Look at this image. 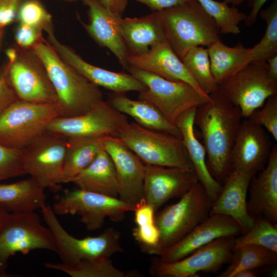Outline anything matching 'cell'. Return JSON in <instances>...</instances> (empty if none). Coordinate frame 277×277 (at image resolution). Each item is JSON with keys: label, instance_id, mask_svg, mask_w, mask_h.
<instances>
[{"label": "cell", "instance_id": "6da1fadb", "mask_svg": "<svg viewBox=\"0 0 277 277\" xmlns=\"http://www.w3.org/2000/svg\"><path fill=\"white\" fill-rule=\"evenodd\" d=\"M209 96V101L196 108L194 123L202 134L208 170L222 184L232 170L231 153L243 118L219 87Z\"/></svg>", "mask_w": 277, "mask_h": 277}, {"label": "cell", "instance_id": "7a4b0ae2", "mask_svg": "<svg viewBox=\"0 0 277 277\" xmlns=\"http://www.w3.org/2000/svg\"><path fill=\"white\" fill-rule=\"evenodd\" d=\"M32 49L47 71L61 109V116L83 114L103 100L99 87L62 60L47 40L44 39Z\"/></svg>", "mask_w": 277, "mask_h": 277}, {"label": "cell", "instance_id": "3957f363", "mask_svg": "<svg viewBox=\"0 0 277 277\" xmlns=\"http://www.w3.org/2000/svg\"><path fill=\"white\" fill-rule=\"evenodd\" d=\"M155 12L166 41L181 60L193 47L221 39L215 22L196 0Z\"/></svg>", "mask_w": 277, "mask_h": 277}, {"label": "cell", "instance_id": "277c9868", "mask_svg": "<svg viewBox=\"0 0 277 277\" xmlns=\"http://www.w3.org/2000/svg\"><path fill=\"white\" fill-rule=\"evenodd\" d=\"M115 137L145 165L194 170L181 137L149 129L134 122H128Z\"/></svg>", "mask_w": 277, "mask_h": 277}, {"label": "cell", "instance_id": "5b68a950", "mask_svg": "<svg viewBox=\"0 0 277 277\" xmlns=\"http://www.w3.org/2000/svg\"><path fill=\"white\" fill-rule=\"evenodd\" d=\"M213 203L198 181L180 200L167 206L155 215L160 234L155 255L174 244L209 216Z\"/></svg>", "mask_w": 277, "mask_h": 277}, {"label": "cell", "instance_id": "8992f818", "mask_svg": "<svg viewBox=\"0 0 277 277\" xmlns=\"http://www.w3.org/2000/svg\"><path fill=\"white\" fill-rule=\"evenodd\" d=\"M41 211L54 238L56 253L65 265L72 266L85 260L111 258L124 251L121 233L113 227L95 236L76 238L64 228L50 206L46 204Z\"/></svg>", "mask_w": 277, "mask_h": 277}, {"label": "cell", "instance_id": "52a82bcc", "mask_svg": "<svg viewBox=\"0 0 277 277\" xmlns=\"http://www.w3.org/2000/svg\"><path fill=\"white\" fill-rule=\"evenodd\" d=\"M128 72L146 87L138 99L155 107L170 123L175 125L186 110L207 102L210 96L182 81L165 79L151 72L129 66Z\"/></svg>", "mask_w": 277, "mask_h": 277}, {"label": "cell", "instance_id": "ba28073f", "mask_svg": "<svg viewBox=\"0 0 277 277\" xmlns=\"http://www.w3.org/2000/svg\"><path fill=\"white\" fill-rule=\"evenodd\" d=\"M61 114L57 103L18 100L0 115V144L22 150L44 132L48 124Z\"/></svg>", "mask_w": 277, "mask_h": 277}, {"label": "cell", "instance_id": "9c48e42d", "mask_svg": "<svg viewBox=\"0 0 277 277\" xmlns=\"http://www.w3.org/2000/svg\"><path fill=\"white\" fill-rule=\"evenodd\" d=\"M37 249L57 252L53 235L33 212L9 213L0 227V277L7 272L9 258L17 253L25 254Z\"/></svg>", "mask_w": 277, "mask_h": 277}, {"label": "cell", "instance_id": "30bf717a", "mask_svg": "<svg viewBox=\"0 0 277 277\" xmlns=\"http://www.w3.org/2000/svg\"><path fill=\"white\" fill-rule=\"evenodd\" d=\"M65 136L46 130L22 149L25 174L44 188L56 191L67 183L64 173Z\"/></svg>", "mask_w": 277, "mask_h": 277}, {"label": "cell", "instance_id": "8fae6325", "mask_svg": "<svg viewBox=\"0 0 277 277\" xmlns=\"http://www.w3.org/2000/svg\"><path fill=\"white\" fill-rule=\"evenodd\" d=\"M136 206L118 197L88 191L79 188L66 190L52 207L56 215H78L88 231L100 229L108 217L114 222H122L126 213Z\"/></svg>", "mask_w": 277, "mask_h": 277}, {"label": "cell", "instance_id": "7c38bea8", "mask_svg": "<svg viewBox=\"0 0 277 277\" xmlns=\"http://www.w3.org/2000/svg\"><path fill=\"white\" fill-rule=\"evenodd\" d=\"M219 89L240 111L243 118L277 94V82L269 76L266 61L251 62L219 84Z\"/></svg>", "mask_w": 277, "mask_h": 277}, {"label": "cell", "instance_id": "4fadbf2b", "mask_svg": "<svg viewBox=\"0 0 277 277\" xmlns=\"http://www.w3.org/2000/svg\"><path fill=\"white\" fill-rule=\"evenodd\" d=\"M235 238L216 239L172 262H164L159 257L154 258L151 261L149 272L158 277H197L200 272H215L230 262Z\"/></svg>", "mask_w": 277, "mask_h": 277}, {"label": "cell", "instance_id": "5bb4252c", "mask_svg": "<svg viewBox=\"0 0 277 277\" xmlns=\"http://www.w3.org/2000/svg\"><path fill=\"white\" fill-rule=\"evenodd\" d=\"M128 122L126 115L102 100L83 114L57 117L48 124L46 130L66 137H115Z\"/></svg>", "mask_w": 277, "mask_h": 277}, {"label": "cell", "instance_id": "9a60e30c", "mask_svg": "<svg viewBox=\"0 0 277 277\" xmlns=\"http://www.w3.org/2000/svg\"><path fill=\"white\" fill-rule=\"evenodd\" d=\"M9 76L19 100L38 103H57L58 99L46 68L32 49L18 47L11 63Z\"/></svg>", "mask_w": 277, "mask_h": 277}, {"label": "cell", "instance_id": "2e32d148", "mask_svg": "<svg viewBox=\"0 0 277 277\" xmlns=\"http://www.w3.org/2000/svg\"><path fill=\"white\" fill-rule=\"evenodd\" d=\"M45 32L47 35V41L61 58L97 86L116 93L131 91L140 92L147 89L144 84L129 73L112 71L88 63L72 48L57 38L53 28Z\"/></svg>", "mask_w": 277, "mask_h": 277}, {"label": "cell", "instance_id": "e0dca14e", "mask_svg": "<svg viewBox=\"0 0 277 277\" xmlns=\"http://www.w3.org/2000/svg\"><path fill=\"white\" fill-rule=\"evenodd\" d=\"M197 182L193 170L145 165L144 199L156 212L170 199L182 197Z\"/></svg>", "mask_w": 277, "mask_h": 277}, {"label": "cell", "instance_id": "ac0fdd59", "mask_svg": "<svg viewBox=\"0 0 277 277\" xmlns=\"http://www.w3.org/2000/svg\"><path fill=\"white\" fill-rule=\"evenodd\" d=\"M272 148L267 131L250 120L243 118L231 153L232 170L255 175L265 167Z\"/></svg>", "mask_w": 277, "mask_h": 277}, {"label": "cell", "instance_id": "d6986e66", "mask_svg": "<svg viewBox=\"0 0 277 277\" xmlns=\"http://www.w3.org/2000/svg\"><path fill=\"white\" fill-rule=\"evenodd\" d=\"M105 149L114 166L118 185V198L136 206L144 199L145 164L115 137H107Z\"/></svg>", "mask_w": 277, "mask_h": 277}, {"label": "cell", "instance_id": "ffe728a7", "mask_svg": "<svg viewBox=\"0 0 277 277\" xmlns=\"http://www.w3.org/2000/svg\"><path fill=\"white\" fill-rule=\"evenodd\" d=\"M240 234V225L231 217L219 214L209 215L181 240L162 250L159 258L164 262H174L216 239Z\"/></svg>", "mask_w": 277, "mask_h": 277}, {"label": "cell", "instance_id": "44dd1931", "mask_svg": "<svg viewBox=\"0 0 277 277\" xmlns=\"http://www.w3.org/2000/svg\"><path fill=\"white\" fill-rule=\"evenodd\" d=\"M82 2L88 8L89 17L87 23L82 22L84 28L100 46L108 48L123 68L127 70L129 53L119 27L122 17L108 10L98 0Z\"/></svg>", "mask_w": 277, "mask_h": 277}, {"label": "cell", "instance_id": "7402d4cb", "mask_svg": "<svg viewBox=\"0 0 277 277\" xmlns=\"http://www.w3.org/2000/svg\"><path fill=\"white\" fill-rule=\"evenodd\" d=\"M253 175L245 171L232 170L222 184L209 213L231 217L240 225L242 234L249 230L254 222L248 211L246 199L249 183Z\"/></svg>", "mask_w": 277, "mask_h": 277}, {"label": "cell", "instance_id": "603a6c76", "mask_svg": "<svg viewBox=\"0 0 277 277\" xmlns=\"http://www.w3.org/2000/svg\"><path fill=\"white\" fill-rule=\"evenodd\" d=\"M266 165L249 183V214L277 224V145L272 146Z\"/></svg>", "mask_w": 277, "mask_h": 277}, {"label": "cell", "instance_id": "cb8c5ba5", "mask_svg": "<svg viewBox=\"0 0 277 277\" xmlns=\"http://www.w3.org/2000/svg\"><path fill=\"white\" fill-rule=\"evenodd\" d=\"M128 62L129 66L151 72L168 80L186 82L205 93L166 41L152 47L143 54L129 55Z\"/></svg>", "mask_w": 277, "mask_h": 277}, {"label": "cell", "instance_id": "d4e9b609", "mask_svg": "<svg viewBox=\"0 0 277 277\" xmlns=\"http://www.w3.org/2000/svg\"><path fill=\"white\" fill-rule=\"evenodd\" d=\"M196 109L193 108L185 111L178 117L175 125L180 131L183 144L192 163L198 181L213 202L221 190L222 184L210 174L207 165L205 147L196 136L194 123Z\"/></svg>", "mask_w": 277, "mask_h": 277}, {"label": "cell", "instance_id": "484cf974", "mask_svg": "<svg viewBox=\"0 0 277 277\" xmlns=\"http://www.w3.org/2000/svg\"><path fill=\"white\" fill-rule=\"evenodd\" d=\"M120 31L129 55H140L166 41L155 12L140 17L121 18Z\"/></svg>", "mask_w": 277, "mask_h": 277}, {"label": "cell", "instance_id": "4316f807", "mask_svg": "<svg viewBox=\"0 0 277 277\" xmlns=\"http://www.w3.org/2000/svg\"><path fill=\"white\" fill-rule=\"evenodd\" d=\"M107 102L118 112L132 117L141 126L181 137L177 126L169 122L155 107L147 102L131 99L125 93L112 92L109 94Z\"/></svg>", "mask_w": 277, "mask_h": 277}, {"label": "cell", "instance_id": "83f0119b", "mask_svg": "<svg viewBox=\"0 0 277 277\" xmlns=\"http://www.w3.org/2000/svg\"><path fill=\"white\" fill-rule=\"evenodd\" d=\"M69 183L78 188L118 197V185L113 163L105 150L100 152L84 169Z\"/></svg>", "mask_w": 277, "mask_h": 277}, {"label": "cell", "instance_id": "f1b7e54d", "mask_svg": "<svg viewBox=\"0 0 277 277\" xmlns=\"http://www.w3.org/2000/svg\"><path fill=\"white\" fill-rule=\"evenodd\" d=\"M45 189L31 177L12 183H0V207L9 213L41 210L46 205Z\"/></svg>", "mask_w": 277, "mask_h": 277}, {"label": "cell", "instance_id": "f546056e", "mask_svg": "<svg viewBox=\"0 0 277 277\" xmlns=\"http://www.w3.org/2000/svg\"><path fill=\"white\" fill-rule=\"evenodd\" d=\"M213 76L220 83L231 76L249 63L251 48L239 43L234 47L218 40L207 47Z\"/></svg>", "mask_w": 277, "mask_h": 277}, {"label": "cell", "instance_id": "4dcf8cb0", "mask_svg": "<svg viewBox=\"0 0 277 277\" xmlns=\"http://www.w3.org/2000/svg\"><path fill=\"white\" fill-rule=\"evenodd\" d=\"M107 136L67 137L64 169L67 183L105 150Z\"/></svg>", "mask_w": 277, "mask_h": 277}, {"label": "cell", "instance_id": "1f68e13d", "mask_svg": "<svg viewBox=\"0 0 277 277\" xmlns=\"http://www.w3.org/2000/svg\"><path fill=\"white\" fill-rule=\"evenodd\" d=\"M45 267L62 271L72 277H131L139 275L135 271L126 272L117 268L111 258L85 260L72 266L62 263L47 262Z\"/></svg>", "mask_w": 277, "mask_h": 277}, {"label": "cell", "instance_id": "d6a6232c", "mask_svg": "<svg viewBox=\"0 0 277 277\" xmlns=\"http://www.w3.org/2000/svg\"><path fill=\"white\" fill-rule=\"evenodd\" d=\"M277 252L255 245H242L233 248L229 266L219 276L234 277L238 271L244 269H256L266 265H275Z\"/></svg>", "mask_w": 277, "mask_h": 277}, {"label": "cell", "instance_id": "836d02e7", "mask_svg": "<svg viewBox=\"0 0 277 277\" xmlns=\"http://www.w3.org/2000/svg\"><path fill=\"white\" fill-rule=\"evenodd\" d=\"M181 61L203 92L209 95L218 88L211 72L207 47L192 48Z\"/></svg>", "mask_w": 277, "mask_h": 277}, {"label": "cell", "instance_id": "e575fe53", "mask_svg": "<svg viewBox=\"0 0 277 277\" xmlns=\"http://www.w3.org/2000/svg\"><path fill=\"white\" fill-rule=\"evenodd\" d=\"M259 15L266 22V28L259 43L251 48L249 63L266 61L277 55V0L261 9Z\"/></svg>", "mask_w": 277, "mask_h": 277}, {"label": "cell", "instance_id": "d590c367", "mask_svg": "<svg viewBox=\"0 0 277 277\" xmlns=\"http://www.w3.org/2000/svg\"><path fill=\"white\" fill-rule=\"evenodd\" d=\"M205 12L214 20L220 34H238L241 32L239 24L247 14L226 2L215 0H196Z\"/></svg>", "mask_w": 277, "mask_h": 277}, {"label": "cell", "instance_id": "8d00e7d4", "mask_svg": "<svg viewBox=\"0 0 277 277\" xmlns=\"http://www.w3.org/2000/svg\"><path fill=\"white\" fill-rule=\"evenodd\" d=\"M245 245H258L277 252V224L263 217L255 218L249 230L235 238L233 248Z\"/></svg>", "mask_w": 277, "mask_h": 277}, {"label": "cell", "instance_id": "74e56055", "mask_svg": "<svg viewBox=\"0 0 277 277\" xmlns=\"http://www.w3.org/2000/svg\"><path fill=\"white\" fill-rule=\"evenodd\" d=\"M16 18L19 23L45 31L53 27L51 14L39 0H26L18 9Z\"/></svg>", "mask_w": 277, "mask_h": 277}, {"label": "cell", "instance_id": "f35d334b", "mask_svg": "<svg viewBox=\"0 0 277 277\" xmlns=\"http://www.w3.org/2000/svg\"><path fill=\"white\" fill-rule=\"evenodd\" d=\"M263 127L277 141V94L268 97L263 105L247 118Z\"/></svg>", "mask_w": 277, "mask_h": 277}, {"label": "cell", "instance_id": "ab89813d", "mask_svg": "<svg viewBox=\"0 0 277 277\" xmlns=\"http://www.w3.org/2000/svg\"><path fill=\"white\" fill-rule=\"evenodd\" d=\"M24 174H26L23 167L22 150L0 144V183Z\"/></svg>", "mask_w": 277, "mask_h": 277}, {"label": "cell", "instance_id": "60d3db41", "mask_svg": "<svg viewBox=\"0 0 277 277\" xmlns=\"http://www.w3.org/2000/svg\"><path fill=\"white\" fill-rule=\"evenodd\" d=\"M132 235L143 251L155 255L160 236L155 222L136 226L132 230Z\"/></svg>", "mask_w": 277, "mask_h": 277}, {"label": "cell", "instance_id": "b9f144b4", "mask_svg": "<svg viewBox=\"0 0 277 277\" xmlns=\"http://www.w3.org/2000/svg\"><path fill=\"white\" fill-rule=\"evenodd\" d=\"M12 62L7 59L0 69V115L10 105L19 100L10 78L9 68Z\"/></svg>", "mask_w": 277, "mask_h": 277}, {"label": "cell", "instance_id": "7bdbcfd3", "mask_svg": "<svg viewBox=\"0 0 277 277\" xmlns=\"http://www.w3.org/2000/svg\"><path fill=\"white\" fill-rule=\"evenodd\" d=\"M43 31L39 29L19 23L15 32V41L19 48L32 49L44 39Z\"/></svg>", "mask_w": 277, "mask_h": 277}, {"label": "cell", "instance_id": "ee69618b", "mask_svg": "<svg viewBox=\"0 0 277 277\" xmlns=\"http://www.w3.org/2000/svg\"><path fill=\"white\" fill-rule=\"evenodd\" d=\"M22 2L23 0H0V28L14 21Z\"/></svg>", "mask_w": 277, "mask_h": 277}, {"label": "cell", "instance_id": "f6af8a7d", "mask_svg": "<svg viewBox=\"0 0 277 277\" xmlns=\"http://www.w3.org/2000/svg\"><path fill=\"white\" fill-rule=\"evenodd\" d=\"M133 212L134 222L136 226L155 222V211L151 206L146 202L145 199L136 205Z\"/></svg>", "mask_w": 277, "mask_h": 277}, {"label": "cell", "instance_id": "bcb514c9", "mask_svg": "<svg viewBox=\"0 0 277 277\" xmlns=\"http://www.w3.org/2000/svg\"><path fill=\"white\" fill-rule=\"evenodd\" d=\"M148 7L152 12L160 11L193 0H133Z\"/></svg>", "mask_w": 277, "mask_h": 277}, {"label": "cell", "instance_id": "7dc6e473", "mask_svg": "<svg viewBox=\"0 0 277 277\" xmlns=\"http://www.w3.org/2000/svg\"><path fill=\"white\" fill-rule=\"evenodd\" d=\"M268 0H249V5L251 10L244 20L245 25L250 27L254 25L256 21L259 13L264 4Z\"/></svg>", "mask_w": 277, "mask_h": 277}, {"label": "cell", "instance_id": "c3c4849f", "mask_svg": "<svg viewBox=\"0 0 277 277\" xmlns=\"http://www.w3.org/2000/svg\"><path fill=\"white\" fill-rule=\"evenodd\" d=\"M100 3L112 13L123 17L128 0H98Z\"/></svg>", "mask_w": 277, "mask_h": 277}, {"label": "cell", "instance_id": "681fc988", "mask_svg": "<svg viewBox=\"0 0 277 277\" xmlns=\"http://www.w3.org/2000/svg\"><path fill=\"white\" fill-rule=\"evenodd\" d=\"M266 62L270 77L274 81L277 82V55L268 58Z\"/></svg>", "mask_w": 277, "mask_h": 277}, {"label": "cell", "instance_id": "f907efd6", "mask_svg": "<svg viewBox=\"0 0 277 277\" xmlns=\"http://www.w3.org/2000/svg\"><path fill=\"white\" fill-rule=\"evenodd\" d=\"M259 276L256 269H244L238 271L234 277H256Z\"/></svg>", "mask_w": 277, "mask_h": 277}, {"label": "cell", "instance_id": "816d5d0a", "mask_svg": "<svg viewBox=\"0 0 277 277\" xmlns=\"http://www.w3.org/2000/svg\"><path fill=\"white\" fill-rule=\"evenodd\" d=\"M9 213L6 210L0 207V227L4 222Z\"/></svg>", "mask_w": 277, "mask_h": 277}, {"label": "cell", "instance_id": "f5cc1de1", "mask_svg": "<svg viewBox=\"0 0 277 277\" xmlns=\"http://www.w3.org/2000/svg\"><path fill=\"white\" fill-rule=\"evenodd\" d=\"M246 0H224L223 1L228 4H231L233 6L240 5Z\"/></svg>", "mask_w": 277, "mask_h": 277}, {"label": "cell", "instance_id": "db71d44e", "mask_svg": "<svg viewBox=\"0 0 277 277\" xmlns=\"http://www.w3.org/2000/svg\"><path fill=\"white\" fill-rule=\"evenodd\" d=\"M3 37H4L3 29L0 28V49L2 45Z\"/></svg>", "mask_w": 277, "mask_h": 277}, {"label": "cell", "instance_id": "11a10c76", "mask_svg": "<svg viewBox=\"0 0 277 277\" xmlns=\"http://www.w3.org/2000/svg\"><path fill=\"white\" fill-rule=\"evenodd\" d=\"M276 270H274L272 273H271L270 275L272 276H276Z\"/></svg>", "mask_w": 277, "mask_h": 277}, {"label": "cell", "instance_id": "9f6ffc18", "mask_svg": "<svg viewBox=\"0 0 277 277\" xmlns=\"http://www.w3.org/2000/svg\"><path fill=\"white\" fill-rule=\"evenodd\" d=\"M62 1H67V2H74L76 0H62Z\"/></svg>", "mask_w": 277, "mask_h": 277}]
</instances>
